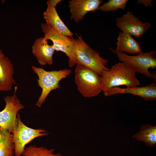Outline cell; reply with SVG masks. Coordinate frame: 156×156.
<instances>
[{
    "label": "cell",
    "mask_w": 156,
    "mask_h": 156,
    "mask_svg": "<svg viewBox=\"0 0 156 156\" xmlns=\"http://www.w3.org/2000/svg\"><path fill=\"white\" fill-rule=\"evenodd\" d=\"M62 0L47 1V7L43 15L46 23L61 34L73 38V34L65 25L59 16L56 9V6Z\"/></svg>",
    "instance_id": "8fae6325"
},
{
    "label": "cell",
    "mask_w": 156,
    "mask_h": 156,
    "mask_svg": "<svg viewBox=\"0 0 156 156\" xmlns=\"http://www.w3.org/2000/svg\"><path fill=\"white\" fill-rule=\"evenodd\" d=\"M119 94H133L141 97L145 101H153L156 99V83L153 82L142 87L136 86L125 88L113 87L104 93L105 96Z\"/></svg>",
    "instance_id": "30bf717a"
},
{
    "label": "cell",
    "mask_w": 156,
    "mask_h": 156,
    "mask_svg": "<svg viewBox=\"0 0 156 156\" xmlns=\"http://www.w3.org/2000/svg\"><path fill=\"white\" fill-rule=\"evenodd\" d=\"M133 138L143 142L145 145L152 148L156 144V125L144 124L141 126L139 131Z\"/></svg>",
    "instance_id": "2e32d148"
},
{
    "label": "cell",
    "mask_w": 156,
    "mask_h": 156,
    "mask_svg": "<svg viewBox=\"0 0 156 156\" xmlns=\"http://www.w3.org/2000/svg\"><path fill=\"white\" fill-rule=\"evenodd\" d=\"M32 52L41 65H51L53 64V55L55 50L52 45H49L43 37L36 39L32 46Z\"/></svg>",
    "instance_id": "5bb4252c"
},
{
    "label": "cell",
    "mask_w": 156,
    "mask_h": 156,
    "mask_svg": "<svg viewBox=\"0 0 156 156\" xmlns=\"http://www.w3.org/2000/svg\"><path fill=\"white\" fill-rule=\"evenodd\" d=\"M75 82L77 89L83 97L95 96L102 92L101 76L94 71L76 64Z\"/></svg>",
    "instance_id": "5b68a950"
},
{
    "label": "cell",
    "mask_w": 156,
    "mask_h": 156,
    "mask_svg": "<svg viewBox=\"0 0 156 156\" xmlns=\"http://www.w3.org/2000/svg\"><path fill=\"white\" fill-rule=\"evenodd\" d=\"M103 1L101 0H71L68 1L70 14V18L78 23L90 12L98 10Z\"/></svg>",
    "instance_id": "7c38bea8"
},
{
    "label": "cell",
    "mask_w": 156,
    "mask_h": 156,
    "mask_svg": "<svg viewBox=\"0 0 156 156\" xmlns=\"http://www.w3.org/2000/svg\"><path fill=\"white\" fill-rule=\"evenodd\" d=\"M116 24L121 31L127 32L137 38H141L152 26L149 22L140 21L131 11L116 18Z\"/></svg>",
    "instance_id": "9c48e42d"
},
{
    "label": "cell",
    "mask_w": 156,
    "mask_h": 156,
    "mask_svg": "<svg viewBox=\"0 0 156 156\" xmlns=\"http://www.w3.org/2000/svg\"><path fill=\"white\" fill-rule=\"evenodd\" d=\"M41 26L44 39L52 41L55 51L63 52L68 57L69 67L72 68L76 64L75 48L71 38L61 34L46 23H41Z\"/></svg>",
    "instance_id": "8992f818"
},
{
    "label": "cell",
    "mask_w": 156,
    "mask_h": 156,
    "mask_svg": "<svg viewBox=\"0 0 156 156\" xmlns=\"http://www.w3.org/2000/svg\"><path fill=\"white\" fill-rule=\"evenodd\" d=\"M17 86L14 87L13 95L4 98L5 108L0 112V127L7 130L12 134L17 126V116L18 112L25 108L16 94Z\"/></svg>",
    "instance_id": "ba28073f"
},
{
    "label": "cell",
    "mask_w": 156,
    "mask_h": 156,
    "mask_svg": "<svg viewBox=\"0 0 156 156\" xmlns=\"http://www.w3.org/2000/svg\"><path fill=\"white\" fill-rule=\"evenodd\" d=\"M17 126L12 133L14 145V156H21L26 144L35 138L48 135V131L42 129H34L28 127L21 121L18 112L17 116Z\"/></svg>",
    "instance_id": "52a82bcc"
},
{
    "label": "cell",
    "mask_w": 156,
    "mask_h": 156,
    "mask_svg": "<svg viewBox=\"0 0 156 156\" xmlns=\"http://www.w3.org/2000/svg\"><path fill=\"white\" fill-rule=\"evenodd\" d=\"M101 77L102 91L104 93L113 87L124 85L129 88L138 86L140 84L136 73L121 62L103 71Z\"/></svg>",
    "instance_id": "6da1fadb"
},
{
    "label": "cell",
    "mask_w": 156,
    "mask_h": 156,
    "mask_svg": "<svg viewBox=\"0 0 156 156\" xmlns=\"http://www.w3.org/2000/svg\"><path fill=\"white\" fill-rule=\"evenodd\" d=\"M116 47L112 51L132 54H139L142 52L139 42L127 32L120 31L117 38Z\"/></svg>",
    "instance_id": "9a60e30c"
},
{
    "label": "cell",
    "mask_w": 156,
    "mask_h": 156,
    "mask_svg": "<svg viewBox=\"0 0 156 156\" xmlns=\"http://www.w3.org/2000/svg\"><path fill=\"white\" fill-rule=\"evenodd\" d=\"M55 149H48L43 146L37 147L36 145H31L25 148L23 156H63L60 153H54Z\"/></svg>",
    "instance_id": "ac0fdd59"
},
{
    "label": "cell",
    "mask_w": 156,
    "mask_h": 156,
    "mask_svg": "<svg viewBox=\"0 0 156 156\" xmlns=\"http://www.w3.org/2000/svg\"><path fill=\"white\" fill-rule=\"evenodd\" d=\"M119 60L130 70L135 73L144 75L147 77L153 79L156 82V75L151 73L149 69L156 67V51L152 50L149 52H142L135 55H128L125 53L112 51Z\"/></svg>",
    "instance_id": "277c9868"
},
{
    "label": "cell",
    "mask_w": 156,
    "mask_h": 156,
    "mask_svg": "<svg viewBox=\"0 0 156 156\" xmlns=\"http://www.w3.org/2000/svg\"><path fill=\"white\" fill-rule=\"evenodd\" d=\"M152 0H138L137 4L143 5L146 7H151L152 5Z\"/></svg>",
    "instance_id": "ffe728a7"
},
{
    "label": "cell",
    "mask_w": 156,
    "mask_h": 156,
    "mask_svg": "<svg viewBox=\"0 0 156 156\" xmlns=\"http://www.w3.org/2000/svg\"><path fill=\"white\" fill-rule=\"evenodd\" d=\"M14 145L12 134L0 127V156H14Z\"/></svg>",
    "instance_id": "e0dca14e"
},
{
    "label": "cell",
    "mask_w": 156,
    "mask_h": 156,
    "mask_svg": "<svg viewBox=\"0 0 156 156\" xmlns=\"http://www.w3.org/2000/svg\"><path fill=\"white\" fill-rule=\"evenodd\" d=\"M76 52L77 64H79L98 73L100 76L103 72L108 70L106 67L107 60L101 57L96 50L91 47L83 40L81 35L77 38H71Z\"/></svg>",
    "instance_id": "7a4b0ae2"
},
{
    "label": "cell",
    "mask_w": 156,
    "mask_h": 156,
    "mask_svg": "<svg viewBox=\"0 0 156 156\" xmlns=\"http://www.w3.org/2000/svg\"><path fill=\"white\" fill-rule=\"evenodd\" d=\"M31 67L33 72L38 76V85L42 89L40 95L36 103V105L40 107L51 91L60 87V81L69 75L72 71L67 68L47 71L42 67L34 66H32Z\"/></svg>",
    "instance_id": "3957f363"
},
{
    "label": "cell",
    "mask_w": 156,
    "mask_h": 156,
    "mask_svg": "<svg viewBox=\"0 0 156 156\" xmlns=\"http://www.w3.org/2000/svg\"><path fill=\"white\" fill-rule=\"evenodd\" d=\"M14 68L11 61L0 49V91L12 90L16 84L14 79Z\"/></svg>",
    "instance_id": "4fadbf2b"
},
{
    "label": "cell",
    "mask_w": 156,
    "mask_h": 156,
    "mask_svg": "<svg viewBox=\"0 0 156 156\" xmlns=\"http://www.w3.org/2000/svg\"><path fill=\"white\" fill-rule=\"evenodd\" d=\"M128 0H109L100 5L98 10L104 12L116 11L118 9L125 10Z\"/></svg>",
    "instance_id": "d6986e66"
}]
</instances>
